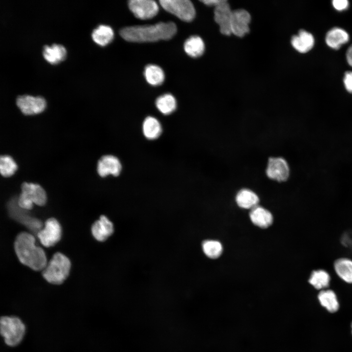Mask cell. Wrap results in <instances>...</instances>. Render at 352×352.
Segmentation results:
<instances>
[{"mask_svg": "<svg viewBox=\"0 0 352 352\" xmlns=\"http://www.w3.org/2000/svg\"><path fill=\"white\" fill-rule=\"evenodd\" d=\"M176 32L173 22H160L154 25L126 27L120 31V36L132 42H152L171 39Z\"/></svg>", "mask_w": 352, "mask_h": 352, "instance_id": "cell-1", "label": "cell"}, {"mask_svg": "<svg viewBox=\"0 0 352 352\" xmlns=\"http://www.w3.org/2000/svg\"><path fill=\"white\" fill-rule=\"evenodd\" d=\"M14 248L19 261L31 269L43 270L47 264L44 250L35 244V238L31 234L22 232L19 234L14 242Z\"/></svg>", "mask_w": 352, "mask_h": 352, "instance_id": "cell-2", "label": "cell"}, {"mask_svg": "<svg viewBox=\"0 0 352 352\" xmlns=\"http://www.w3.org/2000/svg\"><path fill=\"white\" fill-rule=\"evenodd\" d=\"M70 265V262L66 256L57 252L43 270L42 275L48 283L60 285L68 276Z\"/></svg>", "mask_w": 352, "mask_h": 352, "instance_id": "cell-3", "label": "cell"}, {"mask_svg": "<svg viewBox=\"0 0 352 352\" xmlns=\"http://www.w3.org/2000/svg\"><path fill=\"white\" fill-rule=\"evenodd\" d=\"M26 328L22 320L15 316H2L0 332L5 343L9 347L19 345L23 339Z\"/></svg>", "mask_w": 352, "mask_h": 352, "instance_id": "cell-4", "label": "cell"}, {"mask_svg": "<svg viewBox=\"0 0 352 352\" xmlns=\"http://www.w3.org/2000/svg\"><path fill=\"white\" fill-rule=\"evenodd\" d=\"M290 173L289 164L285 158L280 156L268 158L265 174L269 180L277 183L285 182L288 179Z\"/></svg>", "mask_w": 352, "mask_h": 352, "instance_id": "cell-5", "label": "cell"}, {"mask_svg": "<svg viewBox=\"0 0 352 352\" xmlns=\"http://www.w3.org/2000/svg\"><path fill=\"white\" fill-rule=\"evenodd\" d=\"M159 3L166 11L184 22H191L195 17L194 6L189 0H161Z\"/></svg>", "mask_w": 352, "mask_h": 352, "instance_id": "cell-6", "label": "cell"}, {"mask_svg": "<svg viewBox=\"0 0 352 352\" xmlns=\"http://www.w3.org/2000/svg\"><path fill=\"white\" fill-rule=\"evenodd\" d=\"M16 105L23 114L28 115L43 112L46 103L42 96L23 94L17 97Z\"/></svg>", "mask_w": 352, "mask_h": 352, "instance_id": "cell-7", "label": "cell"}, {"mask_svg": "<svg viewBox=\"0 0 352 352\" xmlns=\"http://www.w3.org/2000/svg\"><path fill=\"white\" fill-rule=\"evenodd\" d=\"M61 226L55 218H49L45 222L44 228L37 234L41 243L45 247L54 245L61 239Z\"/></svg>", "mask_w": 352, "mask_h": 352, "instance_id": "cell-8", "label": "cell"}, {"mask_svg": "<svg viewBox=\"0 0 352 352\" xmlns=\"http://www.w3.org/2000/svg\"><path fill=\"white\" fill-rule=\"evenodd\" d=\"M128 5L134 15L141 20L153 18L159 9L156 2L152 0H131L129 1Z\"/></svg>", "mask_w": 352, "mask_h": 352, "instance_id": "cell-9", "label": "cell"}, {"mask_svg": "<svg viewBox=\"0 0 352 352\" xmlns=\"http://www.w3.org/2000/svg\"><path fill=\"white\" fill-rule=\"evenodd\" d=\"M232 12L226 0L215 8L214 20L220 26V32L224 35H230L231 33V22Z\"/></svg>", "mask_w": 352, "mask_h": 352, "instance_id": "cell-10", "label": "cell"}, {"mask_svg": "<svg viewBox=\"0 0 352 352\" xmlns=\"http://www.w3.org/2000/svg\"><path fill=\"white\" fill-rule=\"evenodd\" d=\"M250 21V15L245 10L233 11L231 22V33L239 37H243L249 32Z\"/></svg>", "mask_w": 352, "mask_h": 352, "instance_id": "cell-11", "label": "cell"}, {"mask_svg": "<svg viewBox=\"0 0 352 352\" xmlns=\"http://www.w3.org/2000/svg\"><path fill=\"white\" fill-rule=\"evenodd\" d=\"M325 40L326 44L330 48L338 50L349 42L350 35L344 29L339 27H333L327 31Z\"/></svg>", "mask_w": 352, "mask_h": 352, "instance_id": "cell-12", "label": "cell"}, {"mask_svg": "<svg viewBox=\"0 0 352 352\" xmlns=\"http://www.w3.org/2000/svg\"><path fill=\"white\" fill-rule=\"evenodd\" d=\"M291 44L297 51L300 53H306L314 47L315 39L310 32L301 29L297 35L292 37Z\"/></svg>", "mask_w": 352, "mask_h": 352, "instance_id": "cell-13", "label": "cell"}, {"mask_svg": "<svg viewBox=\"0 0 352 352\" xmlns=\"http://www.w3.org/2000/svg\"><path fill=\"white\" fill-rule=\"evenodd\" d=\"M121 164L115 156L107 155L102 156L98 161L97 172L102 177L109 175L117 176L121 170Z\"/></svg>", "mask_w": 352, "mask_h": 352, "instance_id": "cell-14", "label": "cell"}, {"mask_svg": "<svg viewBox=\"0 0 352 352\" xmlns=\"http://www.w3.org/2000/svg\"><path fill=\"white\" fill-rule=\"evenodd\" d=\"M114 231L112 223L104 215L95 221L91 226V233L93 237L99 242L106 241Z\"/></svg>", "mask_w": 352, "mask_h": 352, "instance_id": "cell-15", "label": "cell"}, {"mask_svg": "<svg viewBox=\"0 0 352 352\" xmlns=\"http://www.w3.org/2000/svg\"><path fill=\"white\" fill-rule=\"evenodd\" d=\"M21 189L22 193L25 194L33 203L39 206H43L46 203V193L39 185L24 182L21 186Z\"/></svg>", "mask_w": 352, "mask_h": 352, "instance_id": "cell-16", "label": "cell"}, {"mask_svg": "<svg viewBox=\"0 0 352 352\" xmlns=\"http://www.w3.org/2000/svg\"><path fill=\"white\" fill-rule=\"evenodd\" d=\"M42 54L43 57L47 62L55 65L65 59L66 50L62 44L54 43L51 45H44Z\"/></svg>", "mask_w": 352, "mask_h": 352, "instance_id": "cell-17", "label": "cell"}, {"mask_svg": "<svg viewBox=\"0 0 352 352\" xmlns=\"http://www.w3.org/2000/svg\"><path fill=\"white\" fill-rule=\"evenodd\" d=\"M235 201L240 207L252 209L258 205L260 199L254 191L244 188L238 191L235 196Z\"/></svg>", "mask_w": 352, "mask_h": 352, "instance_id": "cell-18", "label": "cell"}, {"mask_svg": "<svg viewBox=\"0 0 352 352\" xmlns=\"http://www.w3.org/2000/svg\"><path fill=\"white\" fill-rule=\"evenodd\" d=\"M249 215L253 223L262 228L268 227L273 222V219L271 213L259 205L251 209Z\"/></svg>", "mask_w": 352, "mask_h": 352, "instance_id": "cell-19", "label": "cell"}, {"mask_svg": "<svg viewBox=\"0 0 352 352\" xmlns=\"http://www.w3.org/2000/svg\"><path fill=\"white\" fill-rule=\"evenodd\" d=\"M91 36L96 44L105 46L113 40L114 32L110 26L100 24L92 30Z\"/></svg>", "mask_w": 352, "mask_h": 352, "instance_id": "cell-20", "label": "cell"}, {"mask_svg": "<svg viewBox=\"0 0 352 352\" xmlns=\"http://www.w3.org/2000/svg\"><path fill=\"white\" fill-rule=\"evenodd\" d=\"M204 44L198 36H193L187 39L184 44L185 52L190 56L197 58L202 55L204 51Z\"/></svg>", "mask_w": 352, "mask_h": 352, "instance_id": "cell-21", "label": "cell"}, {"mask_svg": "<svg viewBox=\"0 0 352 352\" xmlns=\"http://www.w3.org/2000/svg\"><path fill=\"white\" fill-rule=\"evenodd\" d=\"M334 269L339 276L345 282L352 283V261L347 258L337 260L334 264Z\"/></svg>", "mask_w": 352, "mask_h": 352, "instance_id": "cell-22", "label": "cell"}, {"mask_svg": "<svg viewBox=\"0 0 352 352\" xmlns=\"http://www.w3.org/2000/svg\"><path fill=\"white\" fill-rule=\"evenodd\" d=\"M318 298L321 305L329 312L333 313L339 309V305L336 295L332 290L328 289L321 291Z\"/></svg>", "mask_w": 352, "mask_h": 352, "instance_id": "cell-23", "label": "cell"}, {"mask_svg": "<svg viewBox=\"0 0 352 352\" xmlns=\"http://www.w3.org/2000/svg\"><path fill=\"white\" fill-rule=\"evenodd\" d=\"M162 128L159 121L151 116L147 117L143 123V132L146 138L154 139L159 136Z\"/></svg>", "mask_w": 352, "mask_h": 352, "instance_id": "cell-24", "label": "cell"}, {"mask_svg": "<svg viewBox=\"0 0 352 352\" xmlns=\"http://www.w3.org/2000/svg\"><path fill=\"white\" fill-rule=\"evenodd\" d=\"M144 75L149 84L155 86L161 85L165 78L163 70L154 65H149L145 67Z\"/></svg>", "mask_w": 352, "mask_h": 352, "instance_id": "cell-25", "label": "cell"}, {"mask_svg": "<svg viewBox=\"0 0 352 352\" xmlns=\"http://www.w3.org/2000/svg\"><path fill=\"white\" fill-rule=\"evenodd\" d=\"M155 104L158 110L164 114L172 113L176 107V100L170 94H165L158 97Z\"/></svg>", "mask_w": 352, "mask_h": 352, "instance_id": "cell-26", "label": "cell"}, {"mask_svg": "<svg viewBox=\"0 0 352 352\" xmlns=\"http://www.w3.org/2000/svg\"><path fill=\"white\" fill-rule=\"evenodd\" d=\"M330 281L329 274L325 270H315L311 273L309 283L316 289H320L328 286Z\"/></svg>", "mask_w": 352, "mask_h": 352, "instance_id": "cell-27", "label": "cell"}, {"mask_svg": "<svg viewBox=\"0 0 352 352\" xmlns=\"http://www.w3.org/2000/svg\"><path fill=\"white\" fill-rule=\"evenodd\" d=\"M202 247L204 254L211 259L218 258L222 252V245L217 241H205L202 243Z\"/></svg>", "mask_w": 352, "mask_h": 352, "instance_id": "cell-28", "label": "cell"}, {"mask_svg": "<svg viewBox=\"0 0 352 352\" xmlns=\"http://www.w3.org/2000/svg\"><path fill=\"white\" fill-rule=\"evenodd\" d=\"M17 169V164L11 157L8 155L0 156V171L3 176H11L15 173Z\"/></svg>", "mask_w": 352, "mask_h": 352, "instance_id": "cell-29", "label": "cell"}, {"mask_svg": "<svg viewBox=\"0 0 352 352\" xmlns=\"http://www.w3.org/2000/svg\"><path fill=\"white\" fill-rule=\"evenodd\" d=\"M33 202L23 193H21L18 200L20 207L25 210H30L33 207Z\"/></svg>", "mask_w": 352, "mask_h": 352, "instance_id": "cell-30", "label": "cell"}, {"mask_svg": "<svg viewBox=\"0 0 352 352\" xmlns=\"http://www.w3.org/2000/svg\"><path fill=\"white\" fill-rule=\"evenodd\" d=\"M343 83L345 89L349 93L352 94V71L348 70L344 73Z\"/></svg>", "mask_w": 352, "mask_h": 352, "instance_id": "cell-31", "label": "cell"}, {"mask_svg": "<svg viewBox=\"0 0 352 352\" xmlns=\"http://www.w3.org/2000/svg\"><path fill=\"white\" fill-rule=\"evenodd\" d=\"M331 4L334 9L340 12L347 10L350 4L348 0H333Z\"/></svg>", "mask_w": 352, "mask_h": 352, "instance_id": "cell-32", "label": "cell"}, {"mask_svg": "<svg viewBox=\"0 0 352 352\" xmlns=\"http://www.w3.org/2000/svg\"><path fill=\"white\" fill-rule=\"evenodd\" d=\"M345 55L347 63L352 67V44L347 48Z\"/></svg>", "mask_w": 352, "mask_h": 352, "instance_id": "cell-33", "label": "cell"}, {"mask_svg": "<svg viewBox=\"0 0 352 352\" xmlns=\"http://www.w3.org/2000/svg\"><path fill=\"white\" fill-rule=\"evenodd\" d=\"M224 0H202L204 4L208 6H214L215 7L220 4Z\"/></svg>", "mask_w": 352, "mask_h": 352, "instance_id": "cell-34", "label": "cell"}, {"mask_svg": "<svg viewBox=\"0 0 352 352\" xmlns=\"http://www.w3.org/2000/svg\"></svg>", "mask_w": 352, "mask_h": 352, "instance_id": "cell-35", "label": "cell"}]
</instances>
